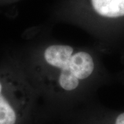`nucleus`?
<instances>
[{
    "mask_svg": "<svg viewBox=\"0 0 124 124\" xmlns=\"http://www.w3.org/2000/svg\"><path fill=\"white\" fill-rule=\"evenodd\" d=\"M45 60L51 66L61 69L59 83L62 88L72 91L77 88L80 79L92 74L94 62L85 52L73 54V49L66 45H53L44 51Z\"/></svg>",
    "mask_w": 124,
    "mask_h": 124,
    "instance_id": "nucleus-1",
    "label": "nucleus"
},
{
    "mask_svg": "<svg viewBox=\"0 0 124 124\" xmlns=\"http://www.w3.org/2000/svg\"><path fill=\"white\" fill-rule=\"evenodd\" d=\"M101 124H124V112L109 115Z\"/></svg>",
    "mask_w": 124,
    "mask_h": 124,
    "instance_id": "nucleus-3",
    "label": "nucleus"
},
{
    "mask_svg": "<svg viewBox=\"0 0 124 124\" xmlns=\"http://www.w3.org/2000/svg\"><path fill=\"white\" fill-rule=\"evenodd\" d=\"M2 91L0 83V124H17L28 110L29 102L13 101Z\"/></svg>",
    "mask_w": 124,
    "mask_h": 124,
    "instance_id": "nucleus-2",
    "label": "nucleus"
}]
</instances>
